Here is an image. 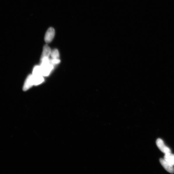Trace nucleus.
<instances>
[{
  "mask_svg": "<svg viewBox=\"0 0 174 174\" xmlns=\"http://www.w3.org/2000/svg\"><path fill=\"white\" fill-rule=\"evenodd\" d=\"M41 67L42 75L43 76H47L50 74L54 68V65L51 63L50 59L46 58L41 60Z\"/></svg>",
  "mask_w": 174,
  "mask_h": 174,
  "instance_id": "nucleus-1",
  "label": "nucleus"
},
{
  "mask_svg": "<svg viewBox=\"0 0 174 174\" xmlns=\"http://www.w3.org/2000/svg\"><path fill=\"white\" fill-rule=\"evenodd\" d=\"M156 144L160 150L164 154L171 152L170 149L165 145L163 140L160 138H158L156 141Z\"/></svg>",
  "mask_w": 174,
  "mask_h": 174,
  "instance_id": "nucleus-2",
  "label": "nucleus"
},
{
  "mask_svg": "<svg viewBox=\"0 0 174 174\" xmlns=\"http://www.w3.org/2000/svg\"><path fill=\"white\" fill-rule=\"evenodd\" d=\"M55 30L53 27H50L47 30L46 32L44 39L47 43H50L54 39L55 35Z\"/></svg>",
  "mask_w": 174,
  "mask_h": 174,
  "instance_id": "nucleus-3",
  "label": "nucleus"
},
{
  "mask_svg": "<svg viewBox=\"0 0 174 174\" xmlns=\"http://www.w3.org/2000/svg\"><path fill=\"white\" fill-rule=\"evenodd\" d=\"M159 160L161 166L168 172L171 173H174V168L172 164L168 162L164 158H160Z\"/></svg>",
  "mask_w": 174,
  "mask_h": 174,
  "instance_id": "nucleus-4",
  "label": "nucleus"
},
{
  "mask_svg": "<svg viewBox=\"0 0 174 174\" xmlns=\"http://www.w3.org/2000/svg\"><path fill=\"white\" fill-rule=\"evenodd\" d=\"M34 85V83L33 78L32 75H29L27 78L23 87L24 91L28 90Z\"/></svg>",
  "mask_w": 174,
  "mask_h": 174,
  "instance_id": "nucleus-5",
  "label": "nucleus"
},
{
  "mask_svg": "<svg viewBox=\"0 0 174 174\" xmlns=\"http://www.w3.org/2000/svg\"><path fill=\"white\" fill-rule=\"evenodd\" d=\"M51 50L50 48L47 45L44 46L43 51L41 57V60L46 58H49L50 56Z\"/></svg>",
  "mask_w": 174,
  "mask_h": 174,
  "instance_id": "nucleus-6",
  "label": "nucleus"
},
{
  "mask_svg": "<svg viewBox=\"0 0 174 174\" xmlns=\"http://www.w3.org/2000/svg\"><path fill=\"white\" fill-rule=\"evenodd\" d=\"M164 159L173 166H174V154L171 152L165 154Z\"/></svg>",
  "mask_w": 174,
  "mask_h": 174,
  "instance_id": "nucleus-7",
  "label": "nucleus"
},
{
  "mask_svg": "<svg viewBox=\"0 0 174 174\" xmlns=\"http://www.w3.org/2000/svg\"><path fill=\"white\" fill-rule=\"evenodd\" d=\"M34 83V85H37L41 84L44 81L43 76H33Z\"/></svg>",
  "mask_w": 174,
  "mask_h": 174,
  "instance_id": "nucleus-8",
  "label": "nucleus"
},
{
  "mask_svg": "<svg viewBox=\"0 0 174 174\" xmlns=\"http://www.w3.org/2000/svg\"><path fill=\"white\" fill-rule=\"evenodd\" d=\"M32 75L34 76H43L40 66H35L33 70Z\"/></svg>",
  "mask_w": 174,
  "mask_h": 174,
  "instance_id": "nucleus-9",
  "label": "nucleus"
},
{
  "mask_svg": "<svg viewBox=\"0 0 174 174\" xmlns=\"http://www.w3.org/2000/svg\"><path fill=\"white\" fill-rule=\"evenodd\" d=\"M50 56L52 59H59V51L57 49L51 51Z\"/></svg>",
  "mask_w": 174,
  "mask_h": 174,
  "instance_id": "nucleus-10",
  "label": "nucleus"
},
{
  "mask_svg": "<svg viewBox=\"0 0 174 174\" xmlns=\"http://www.w3.org/2000/svg\"><path fill=\"white\" fill-rule=\"evenodd\" d=\"M51 63L53 65L57 64L60 62V60L59 59H50Z\"/></svg>",
  "mask_w": 174,
  "mask_h": 174,
  "instance_id": "nucleus-11",
  "label": "nucleus"
}]
</instances>
